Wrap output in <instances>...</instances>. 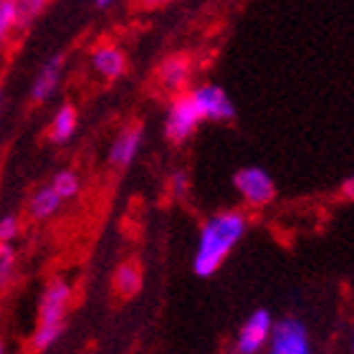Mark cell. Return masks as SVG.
Wrapping results in <instances>:
<instances>
[{"label": "cell", "instance_id": "cell-19", "mask_svg": "<svg viewBox=\"0 0 354 354\" xmlns=\"http://www.w3.org/2000/svg\"><path fill=\"white\" fill-rule=\"evenodd\" d=\"M13 30V6H10V0H0V48L8 44V38H10Z\"/></svg>", "mask_w": 354, "mask_h": 354}, {"label": "cell", "instance_id": "cell-24", "mask_svg": "<svg viewBox=\"0 0 354 354\" xmlns=\"http://www.w3.org/2000/svg\"><path fill=\"white\" fill-rule=\"evenodd\" d=\"M119 0H94V6L99 8V10H106V8H111V6H117Z\"/></svg>", "mask_w": 354, "mask_h": 354}, {"label": "cell", "instance_id": "cell-1", "mask_svg": "<svg viewBox=\"0 0 354 354\" xmlns=\"http://www.w3.org/2000/svg\"><path fill=\"white\" fill-rule=\"evenodd\" d=\"M248 230V215L243 210H218L203 221L192 253V273L198 279H210L221 271Z\"/></svg>", "mask_w": 354, "mask_h": 354}, {"label": "cell", "instance_id": "cell-11", "mask_svg": "<svg viewBox=\"0 0 354 354\" xmlns=\"http://www.w3.org/2000/svg\"><path fill=\"white\" fill-rule=\"evenodd\" d=\"M64 64L66 56L64 53H53L51 59H46V64L38 68L36 79L30 84V102L33 104H46L61 86L64 79Z\"/></svg>", "mask_w": 354, "mask_h": 354}, {"label": "cell", "instance_id": "cell-22", "mask_svg": "<svg viewBox=\"0 0 354 354\" xmlns=\"http://www.w3.org/2000/svg\"><path fill=\"white\" fill-rule=\"evenodd\" d=\"M342 198H347V200H354V175L347 177L344 183H342Z\"/></svg>", "mask_w": 354, "mask_h": 354}, {"label": "cell", "instance_id": "cell-7", "mask_svg": "<svg viewBox=\"0 0 354 354\" xmlns=\"http://www.w3.org/2000/svg\"><path fill=\"white\" fill-rule=\"evenodd\" d=\"M187 94L192 96L203 122L225 124V122H233V117H236V104H233L228 91L218 84H200V86L190 88Z\"/></svg>", "mask_w": 354, "mask_h": 354}, {"label": "cell", "instance_id": "cell-5", "mask_svg": "<svg viewBox=\"0 0 354 354\" xmlns=\"http://www.w3.org/2000/svg\"><path fill=\"white\" fill-rule=\"evenodd\" d=\"M74 288L66 279H51L44 286V294L38 299V324L41 326H66V314L71 306Z\"/></svg>", "mask_w": 354, "mask_h": 354}, {"label": "cell", "instance_id": "cell-20", "mask_svg": "<svg viewBox=\"0 0 354 354\" xmlns=\"http://www.w3.org/2000/svg\"><path fill=\"white\" fill-rule=\"evenodd\" d=\"M18 236H21V218L18 215H3L0 218V243L13 245Z\"/></svg>", "mask_w": 354, "mask_h": 354}, {"label": "cell", "instance_id": "cell-21", "mask_svg": "<svg viewBox=\"0 0 354 354\" xmlns=\"http://www.w3.org/2000/svg\"><path fill=\"white\" fill-rule=\"evenodd\" d=\"M170 192H172V198L177 200H183L187 192H190V175L185 170H175L170 175Z\"/></svg>", "mask_w": 354, "mask_h": 354}, {"label": "cell", "instance_id": "cell-16", "mask_svg": "<svg viewBox=\"0 0 354 354\" xmlns=\"http://www.w3.org/2000/svg\"><path fill=\"white\" fill-rule=\"evenodd\" d=\"M48 185L56 190V195H59L64 203L79 198V192H82V177H79L76 170H59L51 177V183Z\"/></svg>", "mask_w": 354, "mask_h": 354}, {"label": "cell", "instance_id": "cell-13", "mask_svg": "<svg viewBox=\"0 0 354 354\" xmlns=\"http://www.w3.org/2000/svg\"><path fill=\"white\" fill-rule=\"evenodd\" d=\"M61 205H64V200L56 195V190H53L51 185H41V187L28 198L26 213H28L30 221L44 223V221H51L53 215L61 210Z\"/></svg>", "mask_w": 354, "mask_h": 354}, {"label": "cell", "instance_id": "cell-8", "mask_svg": "<svg viewBox=\"0 0 354 354\" xmlns=\"http://www.w3.org/2000/svg\"><path fill=\"white\" fill-rule=\"evenodd\" d=\"M142 145H145V124H142V122L127 124L109 145V152H106L109 167H114V170H127V167L137 160Z\"/></svg>", "mask_w": 354, "mask_h": 354}, {"label": "cell", "instance_id": "cell-15", "mask_svg": "<svg viewBox=\"0 0 354 354\" xmlns=\"http://www.w3.org/2000/svg\"><path fill=\"white\" fill-rule=\"evenodd\" d=\"M10 6H13L15 30H28L44 15L48 0H10Z\"/></svg>", "mask_w": 354, "mask_h": 354}, {"label": "cell", "instance_id": "cell-25", "mask_svg": "<svg viewBox=\"0 0 354 354\" xmlns=\"http://www.w3.org/2000/svg\"><path fill=\"white\" fill-rule=\"evenodd\" d=\"M349 354H354V332H352V337H349Z\"/></svg>", "mask_w": 354, "mask_h": 354}, {"label": "cell", "instance_id": "cell-14", "mask_svg": "<svg viewBox=\"0 0 354 354\" xmlns=\"http://www.w3.org/2000/svg\"><path fill=\"white\" fill-rule=\"evenodd\" d=\"M142 283H145V279H142V268L137 261L119 263L117 271H114V279H111V286L122 299H134L142 291Z\"/></svg>", "mask_w": 354, "mask_h": 354}, {"label": "cell", "instance_id": "cell-26", "mask_svg": "<svg viewBox=\"0 0 354 354\" xmlns=\"http://www.w3.org/2000/svg\"><path fill=\"white\" fill-rule=\"evenodd\" d=\"M0 354H6V342H3V337H0Z\"/></svg>", "mask_w": 354, "mask_h": 354}, {"label": "cell", "instance_id": "cell-2", "mask_svg": "<svg viewBox=\"0 0 354 354\" xmlns=\"http://www.w3.org/2000/svg\"><path fill=\"white\" fill-rule=\"evenodd\" d=\"M200 124H203V117H200L192 96L187 91L177 94L170 102V106H167V111H165V140L170 142V145H185L192 134L198 132Z\"/></svg>", "mask_w": 354, "mask_h": 354}, {"label": "cell", "instance_id": "cell-10", "mask_svg": "<svg viewBox=\"0 0 354 354\" xmlns=\"http://www.w3.org/2000/svg\"><path fill=\"white\" fill-rule=\"evenodd\" d=\"M88 61H91V68L102 76L104 82H119L127 74V68H129L124 48L117 44H109V41L94 46Z\"/></svg>", "mask_w": 354, "mask_h": 354}, {"label": "cell", "instance_id": "cell-9", "mask_svg": "<svg viewBox=\"0 0 354 354\" xmlns=\"http://www.w3.org/2000/svg\"><path fill=\"white\" fill-rule=\"evenodd\" d=\"M155 79L160 88L170 91V94H185V88L192 79V61L185 53H170L160 61L155 71Z\"/></svg>", "mask_w": 354, "mask_h": 354}, {"label": "cell", "instance_id": "cell-18", "mask_svg": "<svg viewBox=\"0 0 354 354\" xmlns=\"http://www.w3.org/2000/svg\"><path fill=\"white\" fill-rule=\"evenodd\" d=\"M18 253L10 243H0V291H6L15 279Z\"/></svg>", "mask_w": 354, "mask_h": 354}, {"label": "cell", "instance_id": "cell-17", "mask_svg": "<svg viewBox=\"0 0 354 354\" xmlns=\"http://www.w3.org/2000/svg\"><path fill=\"white\" fill-rule=\"evenodd\" d=\"M64 332H66V326H36V332L30 334V352H48V349L56 344V342L64 337Z\"/></svg>", "mask_w": 354, "mask_h": 354}, {"label": "cell", "instance_id": "cell-6", "mask_svg": "<svg viewBox=\"0 0 354 354\" xmlns=\"http://www.w3.org/2000/svg\"><path fill=\"white\" fill-rule=\"evenodd\" d=\"M276 319L271 317L268 309H256L243 319V324L238 326L233 352L236 354H263L271 339V329Z\"/></svg>", "mask_w": 354, "mask_h": 354}, {"label": "cell", "instance_id": "cell-4", "mask_svg": "<svg viewBox=\"0 0 354 354\" xmlns=\"http://www.w3.org/2000/svg\"><path fill=\"white\" fill-rule=\"evenodd\" d=\"M263 354H314L309 326L296 317H283L273 322L271 339Z\"/></svg>", "mask_w": 354, "mask_h": 354}, {"label": "cell", "instance_id": "cell-3", "mask_svg": "<svg viewBox=\"0 0 354 354\" xmlns=\"http://www.w3.org/2000/svg\"><path fill=\"white\" fill-rule=\"evenodd\" d=\"M233 187L248 207H266L276 200V183L268 170L259 165H245L233 175Z\"/></svg>", "mask_w": 354, "mask_h": 354}, {"label": "cell", "instance_id": "cell-12", "mask_svg": "<svg viewBox=\"0 0 354 354\" xmlns=\"http://www.w3.org/2000/svg\"><path fill=\"white\" fill-rule=\"evenodd\" d=\"M79 129V109L74 104H61L59 109L53 111L51 124H48V142L53 145H66Z\"/></svg>", "mask_w": 354, "mask_h": 354}, {"label": "cell", "instance_id": "cell-23", "mask_svg": "<svg viewBox=\"0 0 354 354\" xmlns=\"http://www.w3.org/2000/svg\"><path fill=\"white\" fill-rule=\"evenodd\" d=\"M172 0H140V6L145 8V10H157V8H165L170 6Z\"/></svg>", "mask_w": 354, "mask_h": 354}, {"label": "cell", "instance_id": "cell-27", "mask_svg": "<svg viewBox=\"0 0 354 354\" xmlns=\"http://www.w3.org/2000/svg\"><path fill=\"white\" fill-rule=\"evenodd\" d=\"M0 111H3V91H0Z\"/></svg>", "mask_w": 354, "mask_h": 354}]
</instances>
